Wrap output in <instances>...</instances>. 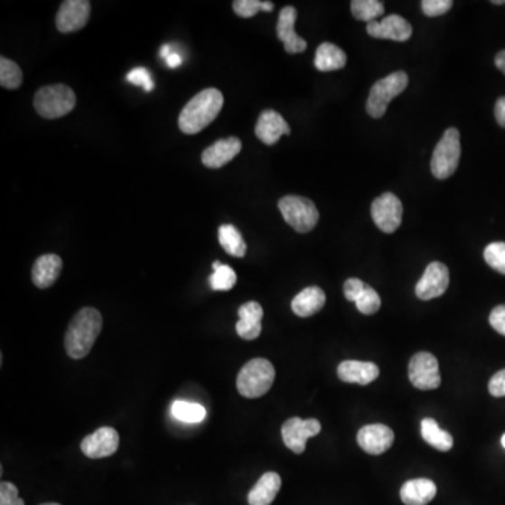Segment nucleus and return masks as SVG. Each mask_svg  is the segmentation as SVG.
Listing matches in <instances>:
<instances>
[{
  "mask_svg": "<svg viewBox=\"0 0 505 505\" xmlns=\"http://www.w3.org/2000/svg\"><path fill=\"white\" fill-rule=\"evenodd\" d=\"M370 215L382 232L393 233L402 225L403 204L392 192H385L372 202Z\"/></svg>",
  "mask_w": 505,
  "mask_h": 505,
  "instance_id": "nucleus-9",
  "label": "nucleus"
},
{
  "mask_svg": "<svg viewBox=\"0 0 505 505\" xmlns=\"http://www.w3.org/2000/svg\"><path fill=\"white\" fill-rule=\"evenodd\" d=\"M489 321L497 333L505 336V304L494 308L490 313Z\"/></svg>",
  "mask_w": 505,
  "mask_h": 505,
  "instance_id": "nucleus-39",
  "label": "nucleus"
},
{
  "mask_svg": "<svg viewBox=\"0 0 505 505\" xmlns=\"http://www.w3.org/2000/svg\"><path fill=\"white\" fill-rule=\"evenodd\" d=\"M242 152V141L232 138L220 139L202 152L201 161L210 169H220L233 161Z\"/></svg>",
  "mask_w": 505,
  "mask_h": 505,
  "instance_id": "nucleus-18",
  "label": "nucleus"
},
{
  "mask_svg": "<svg viewBox=\"0 0 505 505\" xmlns=\"http://www.w3.org/2000/svg\"><path fill=\"white\" fill-rule=\"evenodd\" d=\"M91 4L89 0H65L58 10L57 29L63 34L79 32L88 24Z\"/></svg>",
  "mask_w": 505,
  "mask_h": 505,
  "instance_id": "nucleus-12",
  "label": "nucleus"
},
{
  "mask_svg": "<svg viewBox=\"0 0 505 505\" xmlns=\"http://www.w3.org/2000/svg\"><path fill=\"white\" fill-rule=\"evenodd\" d=\"M0 505H24L19 497V490L10 482H2L0 484Z\"/></svg>",
  "mask_w": 505,
  "mask_h": 505,
  "instance_id": "nucleus-37",
  "label": "nucleus"
},
{
  "mask_svg": "<svg viewBox=\"0 0 505 505\" xmlns=\"http://www.w3.org/2000/svg\"><path fill=\"white\" fill-rule=\"evenodd\" d=\"M296 19H298V12L295 7L286 6L281 10L276 23V35L278 40L283 42L288 54H301L308 48V42L295 33Z\"/></svg>",
  "mask_w": 505,
  "mask_h": 505,
  "instance_id": "nucleus-16",
  "label": "nucleus"
},
{
  "mask_svg": "<svg viewBox=\"0 0 505 505\" xmlns=\"http://www.w3.org/2000/svg\"><path fill=\"white\" fill-rule=\"evenodd\" d=\"M182 57H180L177 52H174V51L166 58L167 66L173 68V70H174V68H179V66L182 65Z\"/></svg>",
  "mask_w": 505,
  "mask_h": 505,
  "instance_id": "nucleus-42",
  "label": "nucleus"
},
{
  "mask_svg": "<svg viewBox=\"0 0 505 505\" xmlns=\"http://www.w3.org/2000/svg\"><path fill=\"white\" fill-rule=\"evenodd\" d=\"M452 6H454L452 0H423L421 2V9L428 17L443 16L452 9Z\"/></svg>",
  "mask_w": 505,
  "mask_h": 505,
  "instance_id": "nucleus-35",
  "label": "nucleus"
},
{
  "mask_svg": "<svg viewBox=\"0 0 505 505\" xmlns=\"http://www.w3.org/2000/svg\"><path fill=\"white\" fill-rule=\"evenodd\" d=\"M62 258L57 255H44L35 260L33 266V283L37 288L45 289L54 285L62 271Z\"/></svg>",
  "mask_w": 505,
  "mask_h": 505,
  "instance_id": "nucleus-20",
  "label": "nucleus"
},
{
  "mask_svg": "<svg viewBox=\"0 0 505 505\" xmlns=\"http://www.w3.org/2000/svg\"><path fill=\"white\" fill-rule=\"evenodd\" d=\"M222 106L223 96L218 89L210 88L200 91L185 104L180 113V129L187 136H195L220 116Z\"/></svg>",
  "mask_w": 505,
  "mask_h": 505,
  "instance_id": "nucleus-2",
  "label": "nucleus"
},
{
  "mask_svg": "<svg viewBox=\"0 0 505 505\" xmlns=\"http://www.w3.org/2000/svg\"><path fill=\"white\" fill-rule=\"evenodd\" d=\"M355 304L361 313L374 314L380 309V296L374 288L365 285L364 291L361 292V295L358 296Z\"/></svg>",
  "mask_w": 505,
  "mask_h": 505,
  "instance_id": "nucleus-33",
  "label": "nucleus"
},
{
  "mask_svg": "<svg viewBox=\"0 0 505 505\" xmlns=\"http://www.w3.org/2000/svg\"><path fill=\"white\" fill-rule=\"evenodd\" d=\"M126 80L134 86H142L145 91H152L154 89V80H152L151 73L145 68H136L126 76Z\"/></svg>",
  "mask_w": 505,
  "mask_h": 505,
  "instance_id": "nucleus-36",
  "label": "nucleus"
},
{
  "mask_svg": "<svg viewBox=\"0 0 505 505\" xmlns=\"http://www.w3.org/2000/svg\"><path fill=\"white\" fill-rule=\"evenodd\" d=\"M461 134L456 128H448L434 149L431 172L438 180L451 177L458 169L461 159Z\"/></svg>",
  "mask_w": 505,
  "mask_h": 505,
  "instance_id": "nucleus-6",
  "label": "nucleus"
},
{
  "mask_svg": "<svg viewBox=\"0 0 505 505\" xmlns=\"http://www.w3.org/2000/svg\"><path fill=\"white\" fill-rule=\"evenodd\" d=\"M214 274L210 276V285L214 291H230L235 286L238 276H236L233 268L225 264H220V261H215L212 264Z\"/></svg>",
  "mask_w": 505,
  "mask_h": 505,
  "instance_id": "nucleus-30",
  "label": "nucleus"
},
{
  "mask_svg": "<svg viewBox=\"0 0 505 505\" xmlns=\"http://www.w3.org/2000/svg\"><path fill=\"white\" fill-rule=\"evenodd\" d=\"M408 379L420 390L440 388L441 374L438 360L430 352H417L408 364Z\"/></svg>",
  "mask_w": 505,
  "mask_h": 505,
  "instance_id": "nucleus-8",
  "label": "nucleus"
},
{
  "mask_svg": "<svg viewBox=\"0 0 505 505\" xmlns=\"http://www.w3.org/2000/svg\"><path fill=\"white\" fill-rule=\"evenodd\" d=\"M322 426L316 418H309V420H302L299 417L289 418L284 423L283 434L284 444L286 448L295 452L298 455L304 454L306 449V441L312 436L321 434Z\"/></svg>",
  "mask_w": 505,
  "mask_h": 505,
  "instance_id": "nucleus-10",
  "label": "nucleus"
},
{
  "mask_svg": "<svg viewBox=\"0 0 505 505\" xmlns=\"http://www.w3.org/2000/svg\"><path fill=\"white\" fill-rule=\"evenodd\" d=\"M326 304V294L319 286H308L292 299L291 308L299 317H311L321 312Z\"/></svg>",
  "mask_w": 505,
  "mask_h": 505,
  "instance_id": "nucleus-22",
  "label": "nucleus"
},
{
  "mask_svg": "<svg viewBox=\"0 0 505 505\" xmlns=\"http://www.w3.org/2000/svg\"><path fill=\"white\" fill-rule=\"evenodd\" d=\"M358 445L369 455H382L395 441L392 428L383 424H369L360 430L357 435Z\"/></svg>",
  "mask_w": 505,
  "mask_h": 505,
  "instance_id": "nucleus-15",
  "label": "nucleus"
},
{
  "mask_svg": "<svg viewBox=\"0 0 505 505\" xmlns=\"http://www.w3.org/2000/svg\"><path fill=\"white\" fill-rule=\"evenodd\" d=\"M408 85L407 73L403 70L390 73L372 86L367 101V113L372 118H382L389 108L390 101L402 95Z\"/></svg>",
  "mask_w": 505,
  "mask_h": 505,
  "instance_id": "nucleus-5",
  "label": "nucleus"
},
{
  "mask_svg": "<svg viewBox=\"0 0 505 505\" xmlns=\"http://www.w3.org/2000/svg\"><path fill=\"white\" fill-rule=\"evenodd\" d=\"M449 286V270L445 264L434 261L428 264L423 276L416 285V295L421 301L440 298Z\"/></svg>",
  "mask_w": 505,
  "mask_h": 505,
  "instance_id": "nucleus-11",
  "label": "nucleus"
},
{
  "mask_svg": "<svg viewBox=\"0 0 505 505\" xmlns=\"http://www.w3.org/2000/svg\"><path fill=\"white\" fill-rule=\"evenodd\" d=\"M75 106V91L66 85L44 86L34 96L35 111L42 118H62L68 116Z\"/></svg>",
  "mask_w": 505,
  "mask_h": 505,
  "instance_id": "nucleus-4",
  "label": "nucleus"
},
{
  "mask_svg": "<svg viewBox=\"0 0 505 505\" xmlns=\"http://www.w3.org/2000/svg\"><path fill=\"white\" fill-rule=\"evenodd\" d=\"M347 65V55L341 48L332 42H323L316 50L314 57V66L321 72H333V70H342Z\"/></svg>",
  "mask_w": 505,
  "mask_h": 505,
  "instance_id": "nucleus-25",
  "label": "nucleus"
},
{
  "mask_svg": "<svg viewBox=\"0 0 505 505\" xmlns=\"http://www.w3.org/2000/svg\"><path fill=\"white\" fill-rule=\"evenodd\" d=\"M491 4H493V5H505V0H493V2H491Z\"/></svg>",
  "mask_w": 505,
  "mask_h": 505,
  "instance_id": "nucleus-45",
  "label": "nucleus"
},
{
  "mask_svg": "<svg viewBox=\"0 0 505 505\" xmlns=\"http://www.w3.org/2000/svg\"><path fill=\"white\" fill-rule=\"evenodd\" d=\"M367 32L370 37L405 42L413 35V27L403 17L390 14V16L383 17L380 22L377 20V22L368 23Z\"/></svg>",
  "mask_w": 505,
  "mask_h": 505,
  "instance_id": "nucleus-14",
  "label": "nucleus"
},
{
  "mask_svg": "<svg viewBox=\"0 0 505 505\" xmlns=\"http://www.w3.org/2000/svg\"><path fill=\"white\" fill-rule=\"evenodd\" d=\"M337 375L342 382L368 385L379 377V368L374 362L344 361L337 368Z\"/></svg>",
  "mask_w": 505,
  "mask_h": 505,
  "instance_id": "nucleus-21",
  "label": "nucleus"
},
{
  "mask_svg": "<svg viewBox=\"0 0 505 505\" xmlns=\"http://www.w3.org/2000/svg\"><path fill=\"white\" fill-rule=\"evenodd\" d=\"M351 12L352 16L361 22H377L385 13V5L379 0H352Z\"/></svg>",
  "mask_w": 505,
  "mask_h": 505,
  "instance_id": "nucleus-29",
  "label": "nucleus"
},
{
  "mask_svg": "<svg viewBox=\"0 0 505 505\" xmlns=\"http://www.w3.org/2000/svg\"><path fill=\"white\" fill-rule=\"evenodd\" d=\"M281 489V477L276 472H267L260 477L253 489L248 493V504L270 505L276 500Z\"/></svg>",
  "mask_w": 505,
  "mask_h": 505,
  "instance_id": "nucleus-24",
  "label": "nucleus"
},
{
  "mask_svg": "<svg viewBox=\"0 0 505 505\" xmlns=\"http://www.w3.org/2000/svg\"><path fill=\"white\" fill-rule=\"evenodd\" d=\"M173 51L172 48H170V45H164V47H162V57L164 58V60H166L167 57H169L170 54H172Z\"/></svg>",
  "mask_w": 505,
  "mask_h": 505,
  "instance_id": "nucleus-44",
  "label": "nucleus"
},
{
  "mask_svg": "<svg viewBox=\"0 0 505 505\" xmlns=\"http://www.w3.org/2000/svg\"><path fill=\"white\" fill-rule=\"evenodd\" d=\"M276 380V369L268 360L255 358L240 369L238 375V390L243 397L257 398L266 395Z\"/></svg>",
  "mask_w": 505,
  "mask_h": 505,
  "instance_id": "nucleus-3",
  "label": "nucleus"
},
{
  "mask_svg": "<svg viewBox=\"0 0 505 505\" xmlns=\"http://www.w3.org/2000/svg\"><path fill=\"white\" fill-rule=\"evenodd\" d=\"M23 83V72L20 66L7 58H0V85L9 90L19 89Z\"/></svg>",
  "mask_w": 505,
  "mask_h": 505,
  "instance_id": "nucleus-31",
  "label": "nucleus"
},
{
  "mask_svg": "<svg viewBox=\"0 0 505 505\" xmlns=\"http://www.w3.org/2000/svg\"><path fill=\"white\" fill-rule=\"evenodd\" d=\"M494 62H496L497 68L505 75V50L500 51L499 54L496 55Z\"/></svg>",
  "mask_w": 505,
  "mask_h": 505,
  "instance_id": "nucleus-43",
  "label": "nucleus"
},
{
  "mask_svg": "<svg viewBox=\"0 0 505 505\" xmlns=\"http://www.w3.org/2000/svg\"><path fill=\"white\" fill-rule=\"evenodd\" d=\"M103 327V316L95 308H83L73 316L65 334L66 354L82 360L93 349Z\"/></svg>",
  "mask_w": 505,
  "mask_h": 505,
  "instance_id": "nucleus-1",
  "label": "nucleus"
},
{
  "mask_svg": "<svg viewBox=\"0 0 505 505\" xmlns=\"http://www.w3.org/2000/svg\"><path fill=\"white\" fill-rule=\"evenodd\" d=\"M264 312L258 302L251 301L242 304L238 309L240 321L236 323V332L243 340H256L261 334V321Z\"/></svg>",
  "mask_w": 505,
  "mask_h": 505,
  "instance_id": "nucleus-19",
  "label": "nucleus"
},
{
  "mask_svg": "<svg viewBox=\"0 0 505 505\" xmlns=\"http://www.w3.org/2000/svg\"><path fill=\"white\" fill-rule=\"evenodd\" d=\"M484 260L493 270L505 276V242L490 243L484 250Z\"/></svg>",
  "mask_w": 505,
  "mask_h": 505,
  "instance_id": "nucleus-34",
  "label": "nucleus"
},
{
  "mask_svg": "<svg viewBox=\"0 0 505 505\" xmlns=\"http://www.w3.org/2000/svg\"><path fill=\"white\" fill-rule=\"evenodd\" d=\"M255 132L263 144L271 146L280 141L281 136H289L291 128L280 113H276V110H264L258 117Z\"/></svg>",
  "mask_w": 505,
  "mask_h": 505,
  "instance_id": "nucleus-17",
  "label": "nucleus"
},
{
  "mask_svg": "<svg viewBox=\"0 0 505 505\" xmlns=\"http://www.w3.org/2000/svg\"><path fill=\"white\" fill-rule=\"evenodd\" d=\"M119 446V435L114 428L101 427L86 436L80 444L85 456L90 459L108 458L116 454Z\"/></svg>",
  "mask_w": 505,
  "mask_h": 505,
  "instance_id": "nucleus-13",
  "label": "nucleus"
},
{
  "mask_svg": "<svg viewBox=\"0 0 505 505\" xmlns=\"http://www.w3.org/2000/svg\"><path fill=\"white\" fill-rule=\"evenodd\" d=\"M494 114H496V119L499 126L505 128V98H500L499 100H497Z\"/></svg>",
  "mask_w": 505,
  "mask_h": 505,
  "instance_id": "nucleus-41",
  "label": "nucleus"
},
{
  "mask_svg": "<svg viewBox=\"0 0 505 505\" xmlns=\"http://www.w3.org/2000/svg\"><path fill=\"white\" fill-rule=\"evenodd\" d=\"M421 436L428 445L438 451L448 452L454 446V438L451 434L440 428L438 423L433 418H424L421 421Z\"/></svg>",
  "mask_w": 505,
  "mask_h": 505,
  "instance_id": "nucleus-26",
  "label": "nucleus"
},
{
  "mask_svg": "<svg viewBox=\"0 0 505 505\" xmlns=\"http://www.w3.org/2000/svg\"><path fill=\"white\" fill-rule=\"evenodd\" d=\"M233 10L238 17L250 19L255 17L258 12H273V2H261V0H235Z\"/></svg>",
  "mask_w": 505,
  "mask_h": 505,
  "instance_id": "nucleus-32",
  "label": "nucleus"
},
{
  "mask_svg": "<svg viewBox=\"0 0 505 505\" xmlns=\"http://www.w3.org/2000/svg\"><path fill=\"white\" fill-rule=\"evenodd\" d=\"M284 220L296 232L308 233L319 222V210L313 201L299 195H286L278 201Z\"/></svg>",
  "mask_w": 505,
  "mask_h": 505,
  "instance_id": "nucleus-7",
  "label": "nucleus"
},
{
  "mask_svg": "<svg viewBox=\"0 0 505 505\" xmlns=\"http://www.w3.org/2000/svg\"><path fill=\"white\" fill-rule=\"evenodd\" d=\"M436 496V486L430 479H415L403 484L400 499L406 505H427Z\"/></svg>",
  "mask_w": 505,
  "mask_h": 505,
  "instance_id": "nucleus-23",
  "label": "nucleus"
},
{
  "mask_svg": "<svg viewBox=\"0 0 505 505\" xmlns=\"http://www.w3.org/2000/svg\"><path fill=\"white\" fill-rule=\"evenodd\" d=\"M172 415L176 420L185 424H198L207 417V410L204 406L198 403L176 400L172 406Z\"/></svg>",
  "mask_w": 505,
  "mask_h": 505,
  "instance_id": "nucleus-28",
  "label": "nucleus"
},
{
  "mask_svg": "<svg viewBox=\"0 0 505 505\" xmlns=\"http://www.w3.org/2000/svg\"><path fill=\"white\" fill-rule=\"evenodd\" d=\"M490 395L494 397H504L505 396V369L500 370L489 382Z\"/></svg>",
  "mask_w": 505,
  "mask_h": 505,
  "instance_id": "nucleus-40",
  "label": "nucleus"
},
{
  "mask_svg": "<svg viewBox=\"0 0 505 505\" xmlns=\"http://www.w3.org/2000/svg\"><path fill=\"white\" fill-rule=\"evenodd\" d=\"M42 505H61V504H57V502H45V504H42Z\"/></svg>",
  "mask_w": 505,
  "mask_h": 505,
  "instance_id": "nucleus-46",
  "label": "nucleus"
},
{
  "mask_svg": "<svg viewBox=\"0 0 505 505\" xmlns=\"http://www.w3.org/2000/svg\"><path fill=\"white\" fill-rule=\"evenodd\" d=\"M501 444H502V446H504V449H505V434H504V435H502Z\"/></svg>",
  "mask_w": 505,
  "mask_h": 505,
  "instance_id": "nucleus-47",
  "label": "nucleus"
},
{
  "mask_svg": "<svg viewBox=\"0 0 505 505\" xmlns=\"http://www.w3.org/2000/svg\"><path fill=\"white\" fill-rule=\"evenodd\" d=\"M365 285H367V284L362 283V281L358 280V278H350V280L345 281V298L349 299L350 302L357 301L358 296L361 295V292L364 291Z\"/></svg>",
  "mask_w": 505,
  "mask_h": 505,
  "instance_id": "nucleus-38",
  "label": "nucleus"
},
{
  "mask_svg": "<svg viewBox=\"0 0 505 505\" xmlns=\"http://www.w3.org/2000/svg\"><path fill=\"white\" fill-rule=\"evenodd\" d=\"M218 238H220V246L228 255L233 256V257H245L248 246H246L242 235L236 229L235 226H220V230H218Z\"/></svg>",
  "mask_w": 505,
  "mask_h": 505,
  "instance_id": "nucleus-27",
  "label": "nucleus"
}]
</instances>
